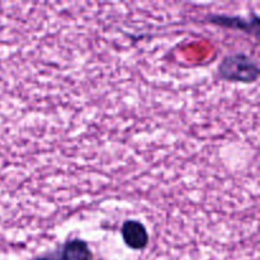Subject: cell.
<instances>
[{"label":"cell","mask_w":260,"mask_h":260,"mask_svg":"<svg viewBox=\"0 0 260 260\" xmlns=\"http://www.w3.org/2000/svg\"><path fill=\"white\" fill-rule=\"evenodd\" d=\"M122 236H123L124 243L132 249H144L149 243L146 228L137 221L124 222L122 228Z\"/></svg>","instance_id":"cell-1"},{"label":"cell","mask_w":260,"mask_h":260,"mask_svg":"<svg viewBox=\"0 0 260 260\" xmlns=\"http://www.w3.org/2000/svg\"><path fill=\"white\" fill-rule=\"evenodd\" d=\"M62 260H91V253L84 241L74 240L65 245L62 250Z\"/></svg>","instance_id":"cell-2"}]
</instances>
